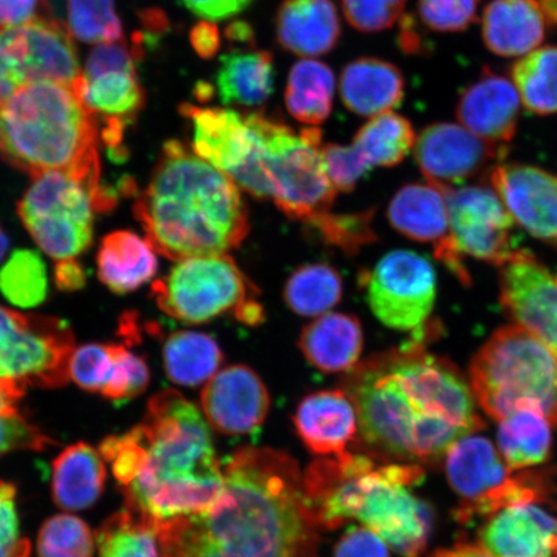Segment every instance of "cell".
<instances>
[{
	"mask_svg": "<svg viewBox=\"0 0 557 557\" xmlns=\"http://www.w3.org/2000/svg\"><path fill=\"white\" fill-rule=\"evenodd\" d=\"M15 73L12 72L11 67L0 59V107L15 94V90L21 87Z\"/></svg>",
	"mask_w": 557,
	"mask_h": 557,
	"instance_id": "94428289",
	"label": "cell"
},
{
	"mask_svg": "<svg viewBox=\"0 0 557 557\" xmlns=\"http://www.w3.org/2000/svg\"><path fill=\"white\" fill-rule=\"evenodd\" d=\"M430 331L360 361L341 382L357 410V442L373 459L434 463L485 428L469 380L424 346Z\"/></svg>",
	"mask_w": 557,
	"mask_h": 557,
	"instance_id": "6da1fadb",
	"label": "cell"
},
{
	"mask_svg": "<svg viewBox=\"0 0 557 557\" xmlns=\"http://www.w3.org/2000/svg\"><path fill=\"white\" fill-rule=\"evenodd\" d=\"M334 557H389L387 543L366 527L352 528L337 543Z\"/></svg>",
	"mask_w": 557,
	"mask_h": 557,
	"instance_id": "f5cc1de1",
	"label": "cell"
},
{
	"mask_svg": "<svg viewBox=\"0 0 557 557\" xmlns=\"http://www.w3.org/2000/svg\"><path fill=\"white\" fill-rule=\"evenodd\" d=\"M55 284L61 290H76L85 287L86 273L75 259L59 261L54 270Z\"/></svg>",
	"mask_w": 557,
	"mask_h": 557,
	"instance_id": "6f0895ef",
	"label": "cell"
},
{
	"mask_svg": "<svg viewBox=\"0 0 557 557\" xmlns=\"http://www.w3.org/2000/svg\"><path fill=\"white\" fill-rule=\"evenodd\" d=\"M445 471L461 498L456 519L462 524L490 518L507 507L543 503L552 485L547 473H513L492 442L475 434L451 445L445 455Z\"/></svg>",
	"mask_w": 557,
	"mask_h": 557,
	"instance_id": "8fae6325",
	"label": "cell"
},
{
	"mask_svg": "<svg viewBox=\"0 0 557 557\" xmlns=\"http://www.w3.org/2000/svg\"><path fill=\"white\" fill-rule=\"evenodd\" d=\"M424 472L410 463L377 465L372 457L346 451L313 462L304 475L306 505L318 529L359 520L403 557H421L433 512L409 492Z\"/></svg>",
	"mask_w": 557,
	"mask_h": 557,
	"instance_id": "5b68a950",
	"label": "cell"
},
{
	"mask_svg": "<svg viewBox=\"0 0 557 557\" xmlns=\"http://www.w3.org/2000/svg\"><path fill=\"white\" fill-rule=\"evenodd\" d=\"M294 420L299 437L313 455L339 457L348 444L357 442V410L344 389L306 396Z\"/></svg>",
	"mask_w": 557,
	"mask_h": 557,
	"instance_id": "cb8c5ba5",
	"label": "cell"
},
{
	"mask_svg": "<svg viewBox=\"0 0 557 557\" xmlns=\"http://www.w3.org/2000/svg\"><path fill=\"white\" fill-rule=\"evenodd\" d=\"M107 470L101 453L86 443L66 448L52 465V494L55 505L81 511L100 498Z\"/></svg>",
	"mask_w": 557,
	"mask_h": 557,
	"instance_id": "4dcf8cb0",
	"label": "cell"
},
{
	"mask_svg": "<svg viewBox=\"0 0 557 557\" xmlns=\"http://www.w3.org/2000/svg\"><path fill=\"white\" fill-rule=\"evenodd\" d=\"M416 135L406 117L388 111L373 116L358 131L352 149L368 171L374 166H394L413 149Z\"/></svg>",
	"mask_w": 557,
	"mask_h": 557,
	"instance_id": "d590c367",
	"label": "cell"
},
{
	"mask_svg": "<svg viewBox=\"0 0 557 557\" xmlns=\"http://www.w3.org/2000/svg\"><path fill=\"white\" fill-rule=\"evenodd\" d=\"M151 294L166 315L184 323L211 322L226 312L249 325L263 319L256 288L227 255L178 261L169 275L152 284Z\"/></svg>",
	"mask_w": 557,
	"mask_h": 557,
	"instance_id": "9c48e42d",
	"label": "cell"
},
{
	"mask_svg": "<svg viewBox=\"0 0 557 557\" xmlns=\"http://www.w3.org/2000/svg\"><path fill=\"white\" fill-rule=\"evenodd\" d=\"M10 243L9 239H7L5 234L3 233L2 227H0V260L3 259L7 249H9Z\"/></svg>",
	"mask_w": 557,
	"mask_h": 557,
	"instance_id": "be15d7a7",
	"label": "cell"
},
{
	"mask_svg": "<svg viewBox=\"0 0 557 557\" xmlns=\"http://www.w3.org/2000/svg\"><path fill=\"white\" fill-rule=\"evenodd\" d=\"M388 220L407 238L433 244L435 257L458 281L469 285L471 277L451 239L447 201L441 187L431 184L404 186L388 207Z\"/></svg>",
	"mask_w": 557,
	"mask_h": 557,
	"instance_id": "d6986e66",
	"label": "cell"
},
{
	"mask_svg": "<svg viewBox=\"0 0 557 557\" xmlns=\"http://www.w3.org/2000/svg\"><path fill=\"white\" fill-rule=\"evenodd\" d=\"M306 360L324 373L348 372L359 363L363 330L358 318L330 312L306 325L299 336Z\"/></svg>",
	"mask_w": 557,
	"mask_h": 557,
	"instance_id": "f1b7e54d",
	"label": "cell"
},
{
	"mask_svg": "<svg viewBox=\"0 0 557 557\" xmlns=\"http://www.w3.org/2000/svg\"><path fill=\"white\" fill-rule=\"evenodd\" d=\"M459 253L503 268L515 253V221L491 185L441 187Z\"/></svg>",
	"mask_w": 557,
	"mask_h": 557,
	"instance_id": "9a60e30c",
	"label": "cell"
},
{
	"mask_svg": "<svg viewBox=\"0 0 557 557\" xmlns=\"http://www.w3.org/2000/svg\"><path fill=\"white\" fill-rule=\"evenodd\" d=\"M513 86L531 113L557 114V47L537 48L511 69Z\"/></svg>",
	"mask_w": 557,
	"mask_h": 557,
	"instance_id": "8d00e7d4",
	"label": "cell"
},
{
	"mask_svg": "<svg viewBox=\"0 0 557 557\" xmlns=\"http://www.w3.org/2000/svg\"><path fill=\"white\" fill-rule=\"evenodd\" d=\"M329 176L337 190L351 191L368 170L352 146L330 144L322 149Z\"/></svg>",
	"mask_w": 557,
	"mask_h": 557,
	"instance_id": "f907efd6",
	"label": "cell"
},
{
	"mask_svg": "<svg viewBox=\"0 0 557 557\" xmlns=\"http://www.w3.org/2000/svg\"><path fill=\"white\" fill-rule=\"evenodd\" d=\"M99 122L73 86L33 82L0 107V157L30 176L99 164Z\"/></svg>",
	"mask_w": 557,
	"mask_h": 557,
	"instance_id": "8992f818",
	"label": "cell"
},
{
	"mask_svg": "<svg viewBox=\"0 0 557 557\" xmlns=\"http://www.w3.org/2000/svg\"><path fill=\"white\" fill-rule=\"evenodd\" d=\"M67 29L85 44H110L123 38L114 0H67Z\"/></svg>",
	"mask_w": 557,
	"mask_h": 557,
	"instance_id": "60d3db41",
	"label": "cell"
},
{
	"mask_svg": "<svg viewBox=\"0 0 557 557\" xmlns=\"http://www.w3.org/2000/svg\"><path fill=\"white\" fill-rule=\"evenodd\" d=\"M276 38L299 58H319L336 48L341 24L333 0H284L278 7Z\"/></svg>",
	"mask_w": 557,
	"mask_h": 557,
	"instance_id": "d4e9b609",
	"label": "cell"
},
{
	"mask_svg": "<svg viewBox=\"0 0 557 557\" xmlns=\"http://www.w3.org/2000/svg\"><path fill=\"white\" fill-rule=\"evenodd\" d=\"M487 176L513 221L535 239L557 248V174L533 165L498 163Z\"/></svg>",
	"mask_w": 557,
	"mask_h": 557,
	"instance_id": "ac0fdd59",
	"label": "cell"
},
{
	"mask_svg": "<svg viewBox=\"0 0 557 557\" xmlns=\"http://www.w3.org/2000/svg\"><path fill=\"white\" fill-rule=\"evenodd\" d=\"M225 37L230 44L244 47H255V33L249 24L244 21H234L226 27Z\"/></svg>",
	"mask_w": 557,
	"mask_h": 557,
	"instance_id": "91938a15",
	"label": "cell"
},
{
	"mask_svg": "<svg viewBox=\"0 0 557 557\" xmlns=\"http://www.w3.org/2000/svg\"><path fill=\"white\" fill-rule=\"evenodd\" d=\"M506 152L455 123L431 124L414 143L416 162L428 183L449 189L490 173Z\"/></svg>",
	"mask_w": 557,
	"mask_h": 557,
	"instance_id": "2e32d148",
	"label": "cell"
},
{
	"mask_svg": "<svg viewBox=\"0 0 557 557\" xmlns=\"http://www.w3.org/2000/svg\"><path fill=\"white\" fill-rule=\"evenodd\" d=\"M48 290L44 260L34 250H16L0 269V292L18 308L30 309L45 301Z\"/></svg>",
	"mask_w": 557,
	"mask_h": 557,
	"instance_id": "ab89813d",
	"label": "cell"
},
{
	"mask_svg": "<svg viewBox=\"0 0 557 557\" xmlns=\"http://www.w3.org/2000/svg\"><path fill=\"white\" fill-rule=\"evenodd\" d=\"M25 393L23 383L0 377V414H18V403Z\"/></svg>",
	"mask_w": 557,
	"mask_h": 557,
	"instance_id": "680465c9",
	"label": "cell"
},
{
	"mask_svg": "<svg viewBox=\"0 0 557 557\" xmlns=\"http://www.w3.org/2000/svg\"><path fill=\"white\" fill-rule=\"evenodd\" d=\"M520 108V96L513 83L485 69L462 94L456 113L458 121L473 135L507 148L517 134Z\"/></svg>",
	"mask_w": 557,
	"mask_h": 557,
	"instance_id": "7402d4cb",
	"label": "cell"
},
{
	"mask_svg": "<svg viewBox=\"0 0 557 557\" xmlns=\"http://www.w3.org/2000/svg\"><path fill=\"white\" fill-rule=\"evenodd\" d=\"M552 423L535 410H518L499 421L498 447L510 469L520 471L546 462L553 448Z\"/></svg>",
	"mask_w": 557,
	"mask_h": 557,
	"instance_id": "d6a6232c",
	"label": "cell"
},
{
	"mask_svg": "<svg viewBox=\"0 0 557 557\" xmlns=\"http://www.w3.org/2000/svg\"><path fill=\"white\" fill-rule=\"evenodd\" d=\"M164 368L177 385L195 387L218 373L224 355L212 337L200 332H174L165 341Z\"/></svg>",
	"mask_w": 557,
	"mask_h": 557,
	"instance_id": "e575fe53",
	"label": "cell"
},
{
	"mask_svg": "<svg viewBox=\"0 0 557 557\" xmlns=\"http://www.w3.org/2000/svg\"><path fill=\"white\" fill-rule=\"evenodd\" d=\"M96 540L100 557H162L157 522L127 507L103 522Z\"/></svg>",
	"mask_w": 557,
	"mask_h": 557,
	"instance_id": "74e56055",
	"label": "cell"
},
{
	"mask_svg": "<svg viewBox=\"0 0 557 557\" xmlns=\"http://www.w3.org/2000/svg\"><path fill=\"white\" fill-rule=\"evenodd\" d=\"M318 531L295 459L248 447L227 459L219 499L159 524L158 537L162 557H318Z\"/></svg>",
	"mask_w": 557,
	"mask_h": 557,
	"instance_id": "7a4b0ae2",
	"label": "cell"
},
{
	"mask_svg": "<svg viewBox=\"0 0 557 557\" xmlns=\"http://www.w3.org/2000/svg\"><path fill=\"white\" fill-rule=\"evenodd\" d=\"M149 381V368L145 360L124 346L114 345L113 372L101 395L114 403L127 401L143 394Z\"/></svg>",
	"mask_w": 557,
	"mask_h": 557,
	"instance_id": "ee69618b",
	"label": "cell"
},
{
	"mask_svg": "<svg viewBox=\"0 0 557 557\" xmlns=\"http://www.w3.org/2000/svg\"><path fill=\"white\" fill-rule=\"evenodd\" d=\"M482 24L487 50L503 58L537 50L546 35V17L535 0H492Z\"/></svg>",
	"mask_w": 557,
	"mask_h": 557,
	"instance_id": "4316f807",
	"label": "cell"
},
{
	"mask_svg": "<svg viewBox=\"0 0 557 557\" xmlns=\"http://www.w3.org/2000/svg\"><path fill=\"white\" fill-rule=\"evenodd\" d=\"M95 539L85 521L72 515L47 520L38 539L39 557H92Z\"/></svg>",
	"mask_w": 557,
	"mask_h": 557,
	"instance_id": "b9f144b4",
	"label": "cell"
},
{
	"mask_svg": "<svg viewBox=\"0 0 557 557\" xmlns=\"http://www.w3.org/2000/svg\"><path fill=\"white\" fill-rule=\"evenodd\" d=\"M499 269V298L508 317L557 354V273L525 249L515 250Z\"/></svg>",
	"mask_w": 557,
	"mask_h": 557,
	"instance_id": "e0dca14e",
	"label": "cell"
},
{
	"mask_svg": "<svg viewBox=\"0 0 557 557\" xmlns=\"http://www.w3.org/2000/svg\"><path fill=\"white\" fill-rule=\"evenodd\" d=\"M100 453L122 486L124 507L158 525L208 510L224 491L209 424L176 389L152 396L144 421L108 437Z\"/></svg>",
	"mask_w": 557,
	"mask_h": 557,
	"instance_id": "3957f363",
	"label": "cell"
},
{
	"mask_svg": "<svg viewBox=\"0 0 557 557\" xmlns=\"http://www.w3.org/2000/svg\"><path fill=\"white\" fill-rule=\"evenodd\" d=\"M115 199V191L101 185V174L50 171L33 177L18 214L48 256L72 260L92 243L95 213L109 211Z\"/></svg>",
	"mask_w": 557,
	"mask_h": 557,
	"instance_id": "ba28073f",
	"label": "cell"
},
{
	"mask_svg": "<svg viewBox=\"0 0 557 557\" xmlns=\"http://www.w3.org/2000/svg\"><path fill=\"white\" fill-rule=\"evenodd\" d=\"M406 83L398 67L374 58L348 64L341 75L339 92L345 107L360 116H377L400 107Z\"/></svg>",
	"mask_w": 557,
	"mask_h": 557,
	"instance_id": "83f0119b",
	"label": "cell"
},
{
	"mask_svg": "<svg viewBox=\"0 0 557 557\" xmlns=\"http://www.w3.org/2000/svg\"><path fill=\"white\" fill-rule=\"evenodd\" d=\"M369 306L381 322L396 331L426 326L436 299L433 264L410 250H395L363 277Z\"/></svg>",
	"mask_w": 557,
	"mask_h": 557,
	"instance_id": "5bb4252c",
	"label": "cell"
},
{
	"mask_svg": "<svg viewBox=\"0 0 557 557\" xmlns=\"http://www.w3.org/2000/svg\"><path fill=\"white\" fill-rule=\"evenodd\" d=\"M191 46L201 59H212L221 47L218 26L212 21H200L190 32Z\"/></svg>",
	"mask_w": 557,
	"mask_h": 557,
	"instance_id": "9f6ffc18",
	"label": "cell"
},
{
	"mask_svg": "<svg viewBox=\"0 0 557 557\" xmlns=\"http://www.w3.org/2000/svg\"><path fill=\"white\" fill-rule=\"evenodd\" d=\"M30 543L21 537L16 487L0 482V557H29Z\"/></svg>",
	"mask_w": 557,
	"mask_h": 557,
	"instance_id": "681fc988",
	"label": "cell"
},
{
	"mask_svg": "<svg viewBox=\"0 0 557 557\" xmlns=\"http://www.w3.org/2000/svg\"><path fill=\"white\" fill-rule=\"evenodd\" d=\"M252 48L238 47L221 58L215 85L226 107H261L274 92L273 54Z\"/></svg>",
	"mask_w": 557,
	"mask_h": 557,
	"instance_id": "f546056e",
	"label": "cell"
},
{
	"mask_svg": "<svg viewBox=\"0 0 557 557\" xmlns=\"http://www.w3.org/2000/svg\"><path fill=\"white\" fill-rule=\"evenodd\" d=\"M469 383L493 420L531 409L557 428V354L524 326L515 323L492 334L471 361Z\"/></svg>",
	"mask_w": 557,
	"mask_h": 557,
	"instance_id": "52a82bcc",
	"label": "cell"
},
{
	"mask_svg": "<svg viewBox=\"0 0 557 557\" xmlns=\"http://www.w3.org/2000/svg\"><path fill=\"white\" fill-rule=\"evenodd\" d=\"M114 366V345L88 344L70 361V377L88 393L102 394Z\"/></svg>",
	"mask_w": 557,
	"mask_h": 557,
	"instance_id": "f6af8a7d",
	"label": "cell"
},
{
	"mask_svg": "<svg viewBox=\"0 0 557 557\" xmlns=\"http://www.w3.org/2000/svg\"><path fill=\"white\" fill-rule=\"evenodd\" d=\"M187 10L207 21H222L239 15L255 0H181Z\"/></svg>",
	"mask_w": 557,
	"mask_h": 557,
	"instance_id": "11a10c76",
	"label": "cell"
},
{
	"mask_svg": "<svg viewBox=\"0 0 557 557\" xmlns=\"http://www.w3.org/2000/svg\"><path fill=\"white\" fill-rule=\"evenodd\" d=\"M138 46L136 41L134 48H129L122 40L96 46L88 55L83 78L92 79L114 72L137 73V61L143 58V48Z\"/></svg>",
	"mask_w": 557,
	"mask_h": 557,
	"instance_id": "c3c4849f",
	"label": "cell"
},
{
	"mask_svg": "<svg viewBox=\"0 0 557 557\" xmlns=\"http://www.w3.org/2000/svg\"><path fill=\"white\" fill-rule=\"evenodd\" d=\"M270 396L253 369L232 366L208 381L201 393V409L208 424L230 436L255 433L267 420Z\"/></svg>",
	"mask_w": 557,
	"mask_h": 557,
	"instance_id": "ffe728a7",
	"label": "cell"
},
{
	"mask_svg": "<svg viewBox=\"0 0 557 557\" xmlns=\"http://www.w3.org/2000/svg\"><path fill=\"white\" fill-rule=\"evenodd\" d=\"M73 88L97 122L103 123L101 137L110 156L122 162L127 157L123 145L125 131L145 107V90L137 73H107L92 79L81 74Z\"/></svg>",
	"mask_w": 557,
	"mask_h": 557,
	"instance_id": "44dd1931",
	"label": "cell"
},
{
	"mask_svg": "<svg viewBox=\"0 0 557 557\" xmlns=\"http://www.w3.org/2000/svg\"><path fill=\"white\" fill-rule=\"evenodd\" d=\"M479 542L494 557H557V518L535 504L486 518Z\"/></svg>",
	"mask_w": 557,
	"mask_h": 557,
	"instance_id": "603a6c76",
	"label": "cell"
},
{
	"mask_svg": "<svg viewBox=\"0 0 557 557\" xmlns=\"http://www.w3.org/2000/svg\"><path fill=\"white\" fill-rule=\"evenodd\" d=\"M74 346L64 320L0 308V377L25 386H64Z\"/></svg>",
	"mask_w": 557,
	"mask_h": 557,
	"instance_id": "4fadbf2b",
	"label": "cell"
},
{
	"mask_svg": "<svg viewBox=\"0 0 557 557\" xmlns=\"http://www.w3.org/2000/svg\"><path fill=\"white\" fill-rule=\"evenodd\" d=\"M479 0H418L422 23L438 33H458L475 21Z\"/></svg>",
	"mask_w": 557,
	"mask_h": 557,
	"instance_id": "bcb514c9",
	"label": "cell"
},
{
	"mask_svg": "<svg viewBox=\"0 0 557 557\" xmlns=\"http://www.w3.org/2000/svg\"><path fill=\"white\" fill-rule=\"evenodd\" d=\"M262 171L269 198L290 219L311 225L330 213L337 189L326 172L322 132L315 127L295 132L276 117L264 115Z\"/></svg>",
	"mask_w": 557,
	"mask_h": 557,
	"instance_id": "30bf717a",
	"label": "cell"
},
{
	"mask_svg": "<svg viewBox=\"0 0 557 557\" xmlns=\"http://www.w3.org/2000/svg\"><path fill=\"white\" fill-rule=\"evenodd\" d=\"M455 548L459 557H494L482 546L471 545V543H459Z\"/></svg>",
	"mask_w": 557,
	"mask_h": 557,
	"instance_id": "6125c7cd",
	"label": "cell"
},
{
	"mask_svg": "<svg viewBox=\"0 0 557 557\" xmlns=\"http://www.w3.org/2000/svg\"><path fill=\"white\" fill-rule=\"evenodd\" d=\"M407 0H343L347 23L360 33L389 29L399 20Z\"/></svg>",
	"mask_w": 557,
	"mask_h": 557,
	"instance_id": "7dc6e473",
	"label": "cell"
},
{
	"mask_svg": "<svg viewBox=\"0 0 557 557\" xmlns=\"http://www.w3.org/2000/svg\"><path fill=\"white\" fill-rule=\"evenodd\" d=\"M53 444L50 437L18 414H0V456L13 450H45Z\"/></svg>",
	"mask_w": 557,
	"mask_h": 557,
	"instance_id": "816d5d0a",
	"label": "cell"
},
{
	"mask_svg": "<svg viewBox=\"0 0 557 557\" xmlns=\"http://www.w3.org/2000/svg\"><path fill=\"white\" fill-rule=\"evenodd\" d=\"M100 281L114 294L125 295L154 277L158 260L148 240L131 232L104 236L97 255Z\"/></svg>",
	"mask_w": 557,
	"mask_h": 557,
	"instance_id": "1f68e13d",
	"label": "cell"
},
{
	"mask_svg": "<svg viewBox=\"0 0 557 557\" xmlns=\"http://www.w3.org/2000/svg\"><path fill=\"white\" fill-rule=\"evenodd\" d=\"M336 78L333 70L315 60L297 62L290 69L285 107L298 122L319 125L329 120Z\"/></svg>",
	"mask_w": 557,
	"mask_h": 557,
	"instance_id": "836d02e7",
	"label": "cell"
},
{
	"mask_svg": "<svg viewBox=\"0 0 557 557\" xmlns=\"http://www.w3.org/2000/svg\"><path fill=\"white\" fill-rule=\"evenodd\" d=\"M430 557H459L456 548H448V549H437L433 555Z\"/></svg>",
	"mask_w": 557,
	"mask_h": 557,
	"instance_id": "e7e4bbea",
	"label": "cell"
},
{
	"mask_svg": "<svg viewBox=\"0 0 557 557\" xmlns=\"http://www.w3.org/2000/svg\"><path fill=\"white\" fill-rule=\"evenodd\" d=\"M135 215L152 249L177 262L226 255L249 232L238 185L178 139L164 144Z\"/></svg>",
	"mask_w": 557,
	"mask_h": 557,
	"instance_id": "277c9868",
	"label": "cell"
},
{
	"mask_svg": "<svg viewBox=\"0 0 557 557\" xmlns=\"http://www.w3.org/2000/svg\"><path fill=\"white\" fill-rule=\"evenodd\" d=\"M50 15L47 0H0V30Z\"/></svg>",
	"mask_w": 557,
	"mask_h": 557,
	"instance_id": "db71d44e",
	"label": "cell"
},
{
	"mask_svg": "<svg viewBox=\"0 0 557 557\" xmlns=\"http://www.w3.org/2000/svg\"><path fill=\"white\" fill-rule=\"evenodd\" d=\"M180 114L193 128V150L255 198H269L262 171L267 136L264 113L243 115L224 108H199L183 103Z\"/></svg>",
	"mask_w": 557,
	"mask_h": 557,
	"instance_id": "7c38bea8",
	"label": "cell"
},
{
	"mask_svg": "<svg viewBox=\"0 0 557 557\" xmlns=\"http://www.w3.org/2000/svg\"><path fill=\"white\" fill-rule=\"evenodd\" d=\"M372 211L358 214L326 213L312 222L311 226L318 230L324 240L354 253L377 238L372 228Z\"/></svg>",
	"mask_w": 557,
	"mask_h": 557,
	"instance_id": "7bdbcfd3",
	"label": "cell"
},
{
	"mask_svg": "<svg viewBox=\"0 0 557 557\" xmlns=\"http://www.w3.org/2000/svg\"><path fill=\"white\" fill-rule=\"evenodd\" d=\"M343 297V277L324 263L299 268L288 278L284 299L292 311L302 317L324 315Z\"/></svg>",
	"mask_w": 557,
	"mask_h": 557,
	"instance_id": "f35d334b",
	"label": "cell"
},
{
	"mask_svg": "<svg viewBox=\"0 0 557 557\" xmlns=\"http://www.w3.org/2000/svg\"><path fill=\"white\" fill-rule=\"evenodd\" d=\"M24 27L25 85L33 82H53L73 86L82 73L73 35L67 26L47 15L34 18Z\"/></svg>",
	"mask_w": 557,
	"mask_h": 557,
	"instance_id": "484cf974",
	"label": "cell"
}]
</instances>
